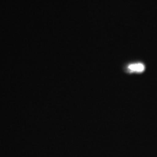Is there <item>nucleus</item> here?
<instances>
[{
  "instance_id": "nucleus-1",
  "label": "nucleus",
  "mask_w": 157,
  "mask_h": 157,
  "mask_svg": "<svg viewBox=\"0 0 157 157\" xmlns=\"http://www.w3.org/2000/svg\"><path fill=\"white\" fill-rule=\"evenodd\" d=\"M128 69L132 72L140 73L144 71L145 67L141 63H136L130 65L128 67Z\"/></svg>"
}]
</instances>
